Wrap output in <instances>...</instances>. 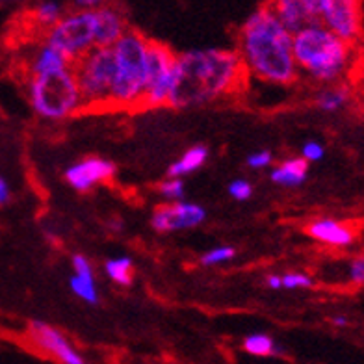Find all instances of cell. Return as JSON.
<instances>
[{
	"label": "cell",
	"instance_id": "obj_34",
	"mask_svg": "<svg viewBox=\"0 0 364 364\" xmlns=\"http://www.w3.org/2000/svg\"><path fill=\"white\" fill-rule=\"evenodd\" d=\"M266 287L272 288V290H283V279L277 273H269L266 277Z\"/></svg>",
	"mask_w": 364,
	"mask_h": 364
},
{
	"label": "cell",
	"instance_id": "obj_20",
	"mask_svg": "<svg viewBox=\"0 0 364 364\" xmlns=\"http://www.w3.org/2000/svg\"><path fill=\"white\" fill-rule=\"evenodd\" d=\"M208 160V149L205 145H193L182 154L181 159L175 160L169 168V175L171 177H186V175H192L197 169H201L203 166Z\"/></svg>",
	"mask_w": 364,
	"mask_h": 364
},
{
	"label": "cell",
	"instance_id": "obj_24",
	"mask_svg": "<svg viewBox=\"0 0 364 364\" xmlns=\"http://www.w3.org/2000/svg\"><path fill=\"white\" fill-rule=\"evenodd\" d=\"M235 259L236 250L232 245H216V247L206 251L201 259H199V262L203 266H206V268H214V266H221V264H227Z\"/></svg>",
	"mask_w": 364,
	"mask_h": 364
},
{
	"label": "cell",
	"instance_id": "obj_10",
	"mask_svg": "<svg viewBox=\"0 0 364 364\" xmlns=\"http://www.w3.org/2000/svg\"><path fill=\"white\" fill-rule=\"evenodd\" d=\"M327 28L348 43H357L363 32L360 0H329L318 17Z\"/></svg>",
	"mask_w": 364,
	"mask_h": 364
},
{
	"label": "cell",
	"instance_id": "obj_23",
	"mask_svg": "<svg viewBox=\"0 0 364 364\" xmlns=\"http://www.w3.org/2000/svg\"><path fill=\"white\" fill-rule=\"evenodd\" d=\"M105 273L112 283L119 284V287H129L134 279V262L127 255L114 257L105 262Z\"/></svg>",
	"mask_w": 364,
	"mask_h": 364
},
{
	"label": "cell",
	"instance_id": "obj_21",
	"mask_svg": "<svg viewBox=\"0 0 364 364\" xmlns=\"http://www.w3.org/2000/svg\"><path fill=\"white\" fill-rule=\"evenodd\" d=\"M350 101V90L346 86H341L338 82L336 84H326V87H321L316 93V102L318 110L327 112V114H335V112L342 110Z\"/></svg>",
	"mask_w": 364,
	"mask_h": 364
},
{
	"label": "cell",
	"instance_id": "obj_27",
	"mask_svg": "<svg viewBox=\"0 0 364 364\" xmlns=\"http://www.w3.org/2000/svg\"><path fill=\"white\" fill-rule=\"evenodd\" d=\"M227 192L235 201H247L253 196V184L247 178H235L230 181Z\"/></svg>",
	"mask_w": 364,
	"mask_h": 364
},
{
	"label": "cell",
	"instance_id": "obj_36",
	"mask_svg": "<svg viewBox=\"0 0 364 364\" xmlns=\"http://www.w3.org/2000/svg\"><path fill=\"white\" fill-rule=\"evenodd\" d=\"M14 2H21V0H0V4H14Z\"/></svg>",
	"mask_w": 364,
	"mask_h": 364
},
{
	"label": "cell",
	"instance_id": "obj_22",
	"mask_svg": "<svg viewBox=\"0 0 364 364\" xmlns=\"http://www.w3.org/2000/svg\"><path fill=\"white\" fill-rule=\"evenodd\" d=\"M242 348L251 357H277L283 353L281 346H277V342L266 333H253V335L245 336Z\"/></svg>",
	"mask_w": 364,
	"mask_h": 364
},
{
	"label": "cell",
	"instance_id": "obj_30",
	"mask_svg": "<svg viewBox=\"0 0 364 364\" xmlns=\"http://www.w3.org/2000/svg\"><path fill=\"white\" fill-rule=\"evenodd\" d=\"M348 277L355 287H364V255H357L348 266Z\"/></svg>",
	"mask_w": 364,
	"mask_h": 364
},
{
	"label": "cell",
	"instance_id": "obj_9",
	"mask_svg": "<svg viewBox=\"0 0 364 364\" xmlns=\"http://www.w3.org/2000/svg\"><path fill=\"white\" fill-rule=\"evenodd\" d=\"M28 335L30 344L34 346L39 353L47 355L50 359H54L56 363L62 364H84V355L73 346V342L69 341L68 336L63 335L62 331L56 329L50 323H45V321H32L28 326Z\"/></svg>",
	"mask_w": 364,
	"mask_h": 364
},
{
	"label": "cell",
	"instance_id": "obj_15",
	"mask_svg": "<svg viewBox=\"0 0 364 364\" xmlns=\"http://www.w3.org/2000/svg\"><path fill=\"white\" fill-rule=\"evenodd\" d=\"M71 292L84 303L95 305L99 303V288L95 281V269L86 255L73 257V275L69 279Z\"/></svg>",
	"mask_w": 364,
	"mask_h": 364
},
{
	"label": "cell",
	"instance_id": "obj_32",
	"mask_svg": "<svg viewBox=\"0 0 364 364\" xmlns=\"http://www.w3.org/2000/svg\"><path fill=\"white\" fill-rule=\"evenodd\" d=\"M303 2H305V6L309 8V11H311L312 17H314V19H318L329 0H303Z\"/></svg>",
	"mask_w": 364,
	"mask_h": 364
},
{
	"label": "cell",
	"instance_id": "obj_16",
	"mask_svg": "<svg viewBox=\"0 0 364 364\" xmlns=\"http://www.w3.org/2000/svg\"><path fill=\"white\" fill-rule=\"evenodd\" d=\"M73 62L63 53H60L54 45L41 38L28 58V75H47V73L60 71L71 68Z\"/></svg>",
	"mask_w": 364,
	"mask_h": 364
},
{
	"label": "cell",
	"instance_id": "obj_13",
	"mask_svg": "<svg viewBox=\"0 0 364 364\" xmlns=\"http://www.w3.org/2000/svg\"><path fill=\"white\" fill-rule=\"evenodd\" d=\"M307 235L318 244L335 247V250H344L350 247L355 242V229L350 223L333 220V218H320V220L311 221L307 225Z\"/></svg>",
	"mask_w": 364,
	"mask_h": 364
},
{
	"label": "cell",
	"instance_id": "obj_11",
	"mask_svg": "<svg viewBox=\"0 0 364 364\" xmlns=\"http://www.w3.org/2000/svg\"><path fill=\"white\" fill-rule=\"evenodd\" d=\"M206 210L201 205L190 201H166V205L159 206L151 216V227L156 232L168 235L177 230H186L199 227L205 223Z\"/></svg>",
	"mask_w": 364,
	"mask_h": 364
},
{
	"label": "cell",
	"instance_id": "obj_6",
	"mask_svg": "<svg viewBox=\"0 0 364 364\" xmlns=\"http://www.w3.org/2000/svg\"><path fill=\"white\" fill-rule=\"evenodd\" d=\"M84 108H110V90L114 78L112 47H93L73 62Z\"/></svg>",
	"mask_w": 364,
	"mask_h": 364
},
{
	"label": "cell",
	"instance_id": "obj_14",
	"mask_svg": "<svg viewBox=\"0 0 364 364\" xmlns=\"http://www.w3.org/2000/svg\"><path fill=\"white\" fill-rule=\"evenodd\" d=\"M129 30L125 14L119 6H101L95 10V39L97 47H112V45Z\"/></svg>",
	"mask_w": 364,
	"mask_h": 364
},
{
	"label": "cell",
	"instance_id": "obj_12",
	"mask_svg": "<svg viewBox=\"0 0 364 364\" xmlns=\"http://www.w3.org/2000/svg\"><path fill=\"white\" fill-rule=\"evenodd\" d=\"M115 175V166L110 160L101 159V156H87L78 162L71 164L65 169V182L77 192H91L93 188L101 186L110 181Z\"/></svg>",
	"mask_w": 364,
	"mask_h": 364
},
{
	"label": "cell",
	"instance_id": "obj_4",
	"mask_svg": "<svg viewBox=\"0 0 364 364\" xmlns=\"http://www.w3.org/2000/svg\"><path fill=\"white\" fill-rule=\"evenodd\" d=\"M149 41L138 30L129 28L112 45L114 78L110 90V108L130 110L141 108L147 82Z\"/></svg>",
	"mask_w": 364,
	"mask_h": 364
},
{
	"label": "cell",
	"instance_id": "obj_35",
	"mask_svg": "<svg viewBox=\"0 0 364 364\" xmlns=\"http://www.w3.org/2000/svg\"><path fill=\"white\" fill-rule=\"evenodd\" d=\"M331 323H333L335 327H341V329H342V327L350 326V320H348L346 316H342V314H338V316L331 318Z\"/></svg>",
	"mask_w": 364,
	"mask_h": 364
},
{
	"label": "cell",
	"instance_id": "obj_28",
	"mask_svg": "<svg viewBox=\"0 0 364 364\" xmlns=\"http://www.w3.org/2000/svg\"><path fill=\"white\" fill-rule=\"evenodd\" d=\"M247 168L251 169H266L273 164V154L268 149H260V151H255L251 153L247 159H245Z\"/></svg>",
	"mask_w": 364,
	"mask_h": 364
},
{
	"label": "cell",
	"instance_id": "obj_5",
	"mask_svg": "<svg viewBox=\"0 0 364 364\" xmlns=\"http://www.w3.org/2000/svg\"><path fill=\"white\" fill-rule=\"evenodd\" d=\"M26 95L32 110L48 121L68 119L84 108L73 65L47 75H28Z\"/></svg>",
	"mask_w": 364,
	"mask_h": 364
},
{
	"label": "cell",
	"instance_id": "obj_2",
	"mask_svg": "<svg viewBox=\"0 0 364 364\" xmlns=\"http://www.w3.org/2000/svg\"><path fill=\"white\" fill-rule=\"evenodd\" d=\"M236 53L247 78L268 86H290L299 78L294 60L292 32L277 15L262 6L244 21L236 38Z\"/></svg>",
	"mask_w": 364,
	"mask_h": 364
},
{
	"label": "cell",
	"instance_id": "obj_18",
	"mask_svg": "<svg viewBox=\"0 0 364 364\" xmlns=\"http://www.w3.org/2000/svg\"><path fill=\"white\" fill-rule=\"evenodd\" d=\"M309 162L301 156H292L283 162H279L269 173L272 182L283 188H297L307 181Z\"/></svg>",
	"mask_w": 364,
	"mask_h": 364
},
{
	"label": "cell",
	"instance_id": "obj_1",
	"mask_svg": "<svg viewBox=\"0 0 364 364\" xmlns=\"http://www.w3.org/2000/svg\"><path fill=\"white\" fill-rule=\"evenodd\" d=\"M247 78L236 48H193L175 56L168 106L186 110L227 99Z\"/></svg>",
	"mask_w": 364,
	"mask_h": 364
},
{
	"label": "cell",
	"instance_id": "obj_8",
	"mask_svg": "<svg viewBox=\"0 0 364 364\" xmlns=\"http://www.w3.org/2000/svg\"><path fill=\"white\" fill-rule=\"evenodd\" d=\"M175 56L168 45L160 41H149L147 53V82H145L141 108H162L168 106L173 84Z\"/></svg>",
	"mask_w": 364,
	"mask_h": 364
},
{
	"label": "cell",
	"instance_id": "obj_31",
	"mask_svg": "<svg viewBox=\"0 0 364 364\" xmlns=\"http://www.w3.org/2000/svg\"><path fill=\"white\" fill-rule=\"evenodd\" d=\"M114 0H69V4L78 10H97L101 6L112 4Z\"/></svg>",
	"mask_w": 364,
	"mask_h": 364
},
{
	"label": "cell",
	"instance_id": "obj_19",
	"mask_svg": "<svg viewBox=\"0 0 364 364\" xmlns=\"http://www.w3.org/2000/svg\"><path fill=\"white\" fill-rule=\"evenodd\" d=\"M65 11H68V8H65L63 0H39L30 10V21L43 34L45 30H48L53 24L62 19Z\"/></svg>",
	"mask_w": 364,
	"mask_h": 364
},
{
	"label": "cell",
	"instance_id": "obj_33",
	"mask_svg": "<svg viewBox=\"0 0 364 364\" xmlns=\"http://www.w3.org/2000/svg\"><path fill=\"white\" fill-rule=\"evenodd\" d=\"M11 197V188L4 177H0V206H4L6 203L10 201Z\"/></svg>",
	"mask_w": 364,
	"mask_h": 364
},
{
	"label": "cell",
	"instance_id": "obj_26",
	"mask_svg": "<svg viewBox=\"0 0 364 364\" xmlns=\"http://www.w3.org/2000/svg\"><path fill=\"white\" fill-rule=\"evenodd\" d=\"M281 279H283V288L287 290H309L314 284L311 275L305 272H288L281 275Z\"/></svg>",
	"mask_w": 364,
	"mask_h": 364
},
{
	"label": "cell",
	"instance_id": "obj_25",
	"mask_svg": "<svg viewBox=\"0 0 364 364\" xmlns=\"http://www.w3.org/2000/svg\"><path fill=\"white\" fill-rule=\"evenodd\" d=\"M159 192L166 201H181V199H184V182H182V177H171L169 175L166 181L160 182Z\"/></svg>",
	"mask_w": 364,
	"mask_h": 364
},
{
	"label": "cell",
	"instance_id": "obj_3",
	"mask_svg": "<svg viewBox=\"0 0 364 364\" xmlns=\"http://www.w3.org/2000/svg\"><path fill=\"white\" fill-rule=\"evenodd\" d=\"M292 48L299 77L323 86L341 82L353 63V43L333 34L320 21H311L296 30Z\"/></svg>",
	"mask_w": 364,
	"mask_h": 364
},
{
	"label": "cell",
	"instance_id": "obj_17",
	"mask_svg": "<svg viewBox=\"0 0 364 364\" xmlns=\"http://www.w3.org/2000/svg\"><path fill=\"white\" fill-rule=\"evenodd\" d=\"M266 6L292 34L311 21H318L312 17L303 0H268Z\"/></svg>",
	"mask_w": 364,
	"mask_h": 364
},
{
	"label": "cell",
	"instance_id": "obj_7",
	"mask_svg": "<svg viewBox=\"0 0 364 364\" xmlns=\"http://www.w3.org/2000/svg\"><path fill=\"white\" fill-rule=\"evenodd\" d=\"M43 39L63 53L71 62L97 47L95 10L73 8L62 15V19L43 32Z\"/></svg>",
	"mask_w": 364,
	"mask_h": 364
},
{
	"label": "cell",
	"instance_id": "obj_29",
	"mask_svg": "<svg viewBox=\"0 0 364 364\" xmlns=\"http://www.w3.org/2000/svg\"><path fill=\"white\" fill-rule=\"evenodd\" d=\"M326 156V147L316 141V139H311V141H305L301 147V159L307 160L309 164L320 162L321 159Z\"/></svg>",
	"mask_w": 364,
	"mask_h": 364
}]
</instances>
